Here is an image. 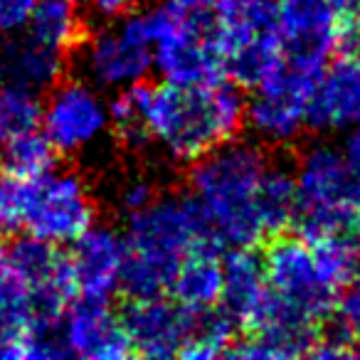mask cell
<instances>
[{
	"label": "cell",
	"mask_w": 360,
	"mask_h": 360,
	"mask_svg": "<svg viewBox=\"0 0 360 360\" xmlns=\"http://www.w3.org/2000/svg\"><path fill=\"white\" fill-rule=\"evenodd\" d=\"M155 200V191L148 180H131L121 188L119 193V205L126 215H134V212H141L143 207H148L150 202Z\"/></svg>",
	"instance_id": "f546056e"
},
{
	"label": "cell",
	"mask_w": 360,
	"mask_h": 360,
	"mask_svg": "<svg viewBox=\"0 0 360 360\" xmlns=\"http://www.w3.org/2000/svg\"><path fill=\"white\" fill-rule=\"evenodd\" d=\"M22 193L25 180H18L0 165V240L22 230Z\"/></svg>",
	"instance_id": "4316f807"
},
{
	"label": "cell",
	"mask_w": 360,
	"mask_h": 360,
	"mask_svg": "<svg viewBox=\"0 0 360 360\" xmlns=\"http://www.w3.org/2000/svg\"><path fill=\"white\" fill-rule=\"evenodd\" d=\"M124 240L126 264L121 294H126V299L168 294L175 271L193 250L222 245L200 202L191 193L155 195L148 207L129 215Z\"/></svg>",
	"instance_id": "6da1fadb"
},
{
	"label": "cell",
	"mask_w": 360,
	"mask_h": 360,
	"mask_svg": "<svg viewBox=\"0 0 360 360\" xmlns=\"http://www.w3.org/2000/svg\"><path fill=\"white\" fill-rule=\"evenodd\" d=\"M67 70L65 52H57L30 35L0 45V82L20 84L32 91H50Z\"/></svg>",
	"instance_id": "ffe728a7"
},
{
	"label": "cell",
	"mask_w": 360,
	"mask_h": 360,
	"mask_svg": "<svg viewBox=\"0 0 360 360\" xmlns=\"http://www.w3.org/2000/svg\"><path fill=\"white\" fill-rule=\"evenodd\" d=\"M25 30L32 40L65 55L86 37L82 11L75 0H37Z\"/></svg>",
	"instance_id": "44dd1931"
},
{
	"label": "cell",
	"mask_w": 360,
	"mask_h": 360,
	"mask_svg": "<svg viewBox=\"0 0 360 360\" xmlns=\"http://www.w3.org/2000/svg\"><path fill=\"white\" fill-rule=\"evenodd\" d=\"M340 50H345V55L360 57V6L350 13L348 18H343V32H340Z\"/></svg>",
	"instance_id": "d6a6232c"
},
{
	"label": "cell",
	"mask_w": 360,
	"mask_h": 360,
	"mask_svg": "<svg viewBox=\"0 0 360 360\" xmlns=\"http://www.w3.org/2000/svg\"><path fill=\"white\" fill-rule=\"evenodd\" d=\"M96 225V205L84 180L70 170H52L25 180L22 193V230L50 245H72Z\"/></svg>",
	"instance_id": "8992f818"
},
{
	"label": "cell",
	"mask_w": 360,
	"mask_h": 360,
	"mask_svg": "<svg viewBox=\"0 0 360 360\" xmlns=\"http://www.w3.org/2000/svg\"><path fill=\"white\" fill-rule=\"evenodd\" d=\"M60 333L67 355L84 360H126L134 355L129 330L111 301L75 299L62 314Z\"/></svg>",
	"instance_id": "4fadbf2b"
},
{
	"label": "cell",
	"mask_w": 360,
	"mask_h": 360,
	"mask_svg": "<svg viewBox=\"0 0 360 360\" xmlns=\"http://www.w3.org/2000/svg\"><path fill=\"white\" fill-rule=\"evenodd\" d=\"M60 163V150L52 146L45 131L37 129L22 131L0 146V165L18 180H35L47 175Z\"/></svg>",
	"instance_id": "603a6c76"
},
{
	"label": "cell",
	"mask_w": 360,
	"mask_h": 360,
	"mask_svg": "<svg viewBox=\"0 0 360 360\" xmlns=\"http://www.w3.org/2000/svg\"><path fill=\"white\" fill-rule=\"evenodd\" d=\"M257 210L266 237L284 235L294 227L299 215V193H296L294 170L284 165H269L257 191Z\"/></svg>",
	"instance_id": "7402d4cb"
},
{
	"label": "cell",
	"mask_w": 360,
	"mask_h": 360,
	"mask_svg": "<svg viewBox=\"0 0 360 360\" xmlns=\"http://www.w3.org/2000/svg\"><path fill=\"white\" fill-rule=\"evenodd\" d=\"M42 119V99L20 84L0 82V146L22 131L37 129Z\"/></svg>",
	"instance_id": "484cf974"
},
{
	"label": "cell",
	"mask_w": 360,
	"mask_h": 360,
	"mask_svg": "<svg viewBox=\"0 0 360 360\" xmlns=\"http://www.w3.org/2000/svg\"><path fill=\"white\" fill-rule=\"evenodd\" d=\"M37 0H0V35L25 30Z\"/></svg>",
	"instance_id": "f1b7e54d"
},
{
	"label": "cell",
	"mask_w": 360,
	"mask_h": 360,
	"mask_svg": "<svg viewBox=\"0 0 360 360\" xmlns=\"http://www.w3.org/2000/svg\"><path fill=\"white\" fill-rule=\"evenodd\" d=\"M306 124L311 131L360 126V57L348 55L326 67L309 99Z\"/></svg>",
	"instance_id": "2e32d148"
},
{
	"label": "cell",
	"mask_w": 360,
	"mask_h": 360,
	"mask_svg": "<svg viewBox=\"0 0 360 360\" xmlns=\"http://www.w3.org/2000/svg\"><path fill=\"white\" fill-rule=\"evenodd\" d=\"M338 319L355 340L353 358H360V274L348 281L338 296Z\"/></svg>",
	"instance_id": "83f0119b"
},
{
	"label": "cell",
	"mask_w": 360,
	"mask_h": 360,
	"mask_svg": "<svg viewBox=\"0 0 360 360\" xmlns=\"http://www.w3.org/2000/svg\"><path fill=\"white\" fill-rule=\"evenodd\" d=\"M191 195L200 202L212 230L227 250L259 247L266 240L257 191L269 168V155L259 143L227 141L191 163Z\"/></svg>",
	"instance_id": "3957f363"
},
{
	"label": "cell",
	"mask_w": 360,
	"mask_h": 360,
	"mask_svg": "<svg viewBox=\"0 0 360 360\" xmlns=\"http://www.w3.org/2000/svg\"><path fill=\"white\" fill-rule=\"evenodd\" d=\"M79 11L91 13L99 20H119L134 13L136 0H75Z\"/></svg>",
	"instance_id": "4dcf8cb0"
},
{
	"label": "cell",
	"mask_w": 360,
	"mask_h": 360,
	"mask_svg": "<svg viewBox=\"0 0 360 360\" xmlns=\"http://www.w3.org/2000/svg\"><path fill=\"white\" fill-rule=\"evenodd\" d=\"M237 321L222 306L202 311L195 316L186 343L180 345L178 358L183 360H215L230 355L232 345L237 343Z\"/></svg>",
	"instance_id": "cb8c5ba5"
},
{
	"label": "cell",
	"mask_w": 360,
	"mask_h": 360,
	"mask_svg": "<svg viewBox=\"0 0 360 360\" xmlns=\"http://www.w3.org/2000/svg\"><path fill=\"white\" fill-rule=\"evenodd\" d=\"M6 247L13 269L22 276V281L30 286L32 296H35L40 321L57 326L67 306L77 299L75 276H72L67 255L57 245L42 242L30 235Z\"/></svg>",
	"instance_id": "7c38bea8"
},
{
	"label": "cell",
	"mask_w": 360,
	"mask_h": 360,
	"mask_svg": "<svg viewBox=\"0 0 360 360\" xmlns=\"http://www.w3.org/2000/svg\"><path fill=\"white\" fill-rule=\"evenodd\" d=\"M222 269H225V284H222L220 306L237 321L242 330L255 328L271 296L264 262L255 247H235L222 257Z\"/></svg>",
	"instance_id": "ac0fdd59"
},
{
	"label": "cell",
	"mask_w": 360,
	"mask_h": 360,
	"mask_svg": "<svg viewBox=\"0 0 360 360\" xmlns=\"http://www.w3.org/2000/svg\"><path fill=\"white\" fill-rule=\"evenodd\" d=\"M222 245H205L193 250L178 266L168 294L186 306L193 314H202L222 301V284H225V269H222Z\"/></svg>",
	"instance_id": "d6986e66"
},
{
	"label": "cell",
	"mask_w": 360,
	"mask_h": 360,
	"mask_svg": "<svg viewBox=\"0 0 360 360\" xmlns=\"http://www.w3.org/2000/svg\"><path fill=\"white\" fill-rule=\"evenodd\" d=\"M271 32H279V0H215L207 37L225 62Z\"/></svg>",
	"instance_id": "e0dca14e"
},
{
	"label": "cell",
	"mask_w": 360,
	"mask_h": 360,
	"mask_svg": "<svg viewBox=\"0 0 360 360\" xmlns=\"http://www.w3.org/2000/svg\"><path fill=\"white\" fill-rule=\"evenodd\" d=\"M319 79L321 75H306L284 62L247 101L245 124L266 146H289L299 141L309 129L306 111Z\"/></svg>",
	"instance_id": "9c48e42d"
},
{
	"label": "cell",
	"mask_w": 360,
	"mask_h": 360,
	"mask_svg": "<svg viewBox=\"0 0 360 360\" xmlns=\"http://www.w3.org/2000/svg\"><path fill=\"white\" fill-rule=\"evenodd\" d=\"M82 70L99 89H124L153 72V42L143 13H129L82 40Z\"/></svg>",
	"instance_id": "52a82bcc"
},
{
	"label": "cell",
	"mask_w": 360,
	"mask_h": 360,
	"mask_svg": "<svg viewBox=\"0 0 360 360\" xmlns=\"http://www.w3.org/2000/svg\"><path fill=\"white\" fill-rule=\"evenodd\" d=\"M328 3H330V8H333V11L340 15V20H343V18H348L350 13L360 6V0H328Z\"/></svg>",
	"instance_id": "836d02e7"
},
{
	"label": "cell",
	"mask_w": 360,
	"mask_h": 360,
	"mask_svg": "<svg viewBox=\"0 0 360 360\" xmlns=\"http://www.w3.org/2000/svg\"><path fill=\"white\" fill-rule=\"evenodd\" d=\"M40 129L60 155L79 153L109 129V101L86 79L57 82L42 101Z\"/></svg>",
	"instance_id": "30bf717a"
},
{
	"label": "cell",
	"mask_w": 360,
	"mask_h": 360,
	"mask_svg": "<svg viewBox=\"0 0 360 360\" xmlns=\"http://www.w3.org/2000/svg\"><path fill=\"white\" fill-rule=\"evenodd\" d=\"M215 0H163L146 15L153 42V72L160 82L180 86H207L230 82L225 60L210 45Z\"/></svg>",
	"instance_id": "277c9868"
},
{
	"label": "cell",
	"mask_w": 360,
	"mask_h": 360,
	"mask_svg": "<svg viewBox=\"0 0 360 360\" xmlns=\"http://www.w3.org/2000/svg\"><path fill=\"white\" fill-rule=\"evenodd\" d=\"M193 311L180 306L173 296H143V299H129L121 319L129 330L134 355L141 358H178L180 345L186 343L193 323Z\"/></svg>",
	"instance_id": "5bb4252c"
},
{
	"label": "cell",
	"mask_w": 360,
	"mask_h": 360,
	"mask_svg": "<svg viewBox=\"0 0 360 360\" xmlns=\"http://www.w3.org/2000/svg\"><path fill=\"white\" fill-rule=\"evenodd\" d=\"M262 262L266 284L279 299L304 311L319 323L335 314L340 291L323 274L309 240L286 232L271 237Z\"/></svg>",
	"instance_id": "ba28073f"
},
{
	"label": "cell",
	"mask_w": 360,
	"mask_h": 360,
	"mask_svg": "<svg viewBox=\"0 0 360 360\" xmlns=\"http://www.w3.org/2000/svg\"><path fill=\"white\" fill-rule=\"evenodd\" d=\"M67 259L75 276L77 299L111 301L121 291L126 264V240L106 225H91L72 242Z\"/></svg>",
	"instance_id": "9a60e30c"
},
{
	"label": "cell",
	"mask_w": 360,
	"mask_h": 360,
	"mask_svg": "<svg viewBox=\"0 0 360 360\" xmlns=\"http://www.w3.org/2000/svg\"><path fill=\"white\" fill-rule=\"evenodd\" d=\"M148 82H136L124 89H116L109 99V126L129 148H146L150 134L146 129V104H148Z\"/></svg>",
	"instance_id": "d4e9b609"
},
{
	"label": "cell",
	"mask_w": 360,
	"mask_h": 360,
	"mask_svg": "<svg viewBox=\"0 0 360 360\" xmlns=\"http://www.w3.org/2000/svg\"><path fill=\"white\" fill-rule=\"evenodd\" d=\"M343 20L328 0H279V40L284 62L306 75H323L340 50Z\"/></svg>",
	"instance_id": "8fae6325"
},
{
	"label": "cell",
	"mask_w": 360,
	"mask_h": 360,
	"mask_svg": "<svg viewBox=\"0 0 360 360\" xmlns=\"http://www.w3.org/2000/svg\"><path fill=\"white\" fill-rule=\"evenodd\" d=\"M247 121V99L232 82L207 86L150 84L146 129L150 141L175 163H195L212 148L240 139Z\"/></svg>",
	"instance_id": "7a4b0ae2"
},
{
	"label": "cell",
	"mask_w": 360,
	"mask_h": 360,
	"mask_svg": "<svg viewBox=\"0 0 360 360\" xmlns=\"http://www.w3.org/2000/svg\"><path fill=\"white\" fill-rule=\"evenodd\" d=\"M294 180L299 193L296 235L314 240L330 232L360 227L353 175L343 148H335L326 141L309 143L296 158Z\"/></svg>",
	"instance_id": "5b68a950"
},
{
	"label": "cell",
	"mask_w": 360,
	"mask_h": 360,
	"mask_svg": "<svg viewBox=\"0 0 360 360\" xmlns=\"http://www.w3.org/2000/svg\"><path fill=\"white\" fill-rule=\"evenodd\" d=\"M343 155L348 160L350 175H353V193H355V207L360 212V126L350 129L348 139L343 146Z\"/></svg>",
	"instance_id": "1f68e13d"
}]
</instances>
